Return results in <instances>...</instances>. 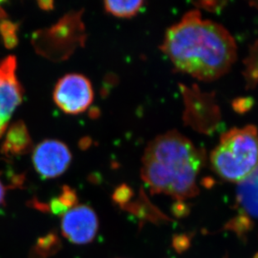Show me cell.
<instances>
[{
	"label": "cell",
	"instance_id": "7c38bea8",
	"mask_svg": "<svg viewBox=\"0 0 258 258\" xmlns=\"http://www.w3.org/2000/svg\"><path fill=\"white\" fill-rule=\"evenodd\" d=\"M18 27V25L10 20H5L0 22V34L7 49H14L19 44Z\"/></svg>",
	"mask_w": 258,
	"mask_h": 258
},
{
	"label": "cell",
	"instance_id": "5bb4252c",
	"mask_svg": "<svg viewBox=\"0 0 258 258\" xmlns=\"http://www.w3.org/2000/svg\"><path fill=\"white\" fill-rule=\"evenodd\" d=\"M5 196H6V187L3 184L2 180L0 178V207L5 204Z\"/></svg>",
	"mask_w": 258,
	"mask_h": 258
},
{
	"label": "cell",
	"instance_id": "30bf717a",
	"mask_svg": "<svg viewBox=\"0 0 258 258\" xmlns=\"http://www.w3.org/2000/svg\"><path fill=\"white\" fill-rule=\"evenodd\" d=\"M144 2L142 0L129 1H105L104 3L106 12L119 18L133 17L139 12Z\"/></svg>",
	"mask_w": 258,
	"mask_h": 258
},
{
	"label": "cell",
	"instance_id": "277c9868",
	"mask_svg": "<svg viewBox=\"0 0 258 258\" xmlns=\"http://www.w3.org/2000/svg\"><path fill=\"white\" fill-rule=\"evenodd\" d=\"M53 97L63 112L71 115L83 113L93 102L92 85L86 76L69 74L57 82Z\"/></svg>",
	"mask_w": 258,
	"mask_h": 258
},
{
	"label": "cell",
	"instance_id": "ba28073f",
	"mask_svg": "<svg viewBox=\"0 0 258 258\" xmlns=\"http://www.w3.org/2000/svg\"><path fill=\"white\" fill-rule=\"evenodd\" d=\"M32 147L33 143L26 124L22 120H18L8 129L1 152L6 156H21L29 153Z\"/></svg>",
	"mask_w": 258,
	"mask_h": 258
},
{
	"label": "cell",
	"instance_id": "6da1fadb",
	"mask_svg": "<svg viewBox=\"0 0 258 258\" xmlns=\"http://www.w3.org/2000/svg\"><path fill=\"white\" fill-rule=\"evenodd\" d=\"M236 44L224 26L190 10L166 30L161 49L175 68L200 81L224 76L236 59Z\"/></svg>",
	"mask_w": 258,
	"mask_h": 258
},
{
	"label": "cell",
	"instance_id": "2e32d148",
	"mask_svg": "<svg viewBox=\"0 0 258 258\" xmlns=\"http://www.w3.org/2000/svg\"><path fill=\"white\" fill-rule=\"evenodd\" d=\"M254 5H256V7H258V2L253 3Z\"/></svg>",
	"mask_w": 258,
	"mask_h": 258
},
{
	"label": "cell",
	"instance_id": "9c48e42d",
	"mask_svg": "<svg viewBox=\"0 0 258 258\" xmlns=\"http://www.w3.org/2000/svg\"><path fill=\"white\" fill-rule=\"evenodd\" d=\"M236 200L244 214L258 219V170L239 183Z\"/></svg>",
	"mask_w": 258,
	"mask_h": 258
},
{
	"label": "cell",
	"instance_id": "7a4b0ae2",
	"mask_svg": "<svg viewBox=\"0 0 258 258\" xmlns=\"http://www.w3.org/2000/svg\"><path fill=\"white\" fill-rule=\"evenodd\" d=\"M205 154L175 131L160 135L146 148L142 177L151 191L185 200L198 195Z\"/></svg>",
	"mask_w": 258,
	"mask_h": 258
},
{
	"label": "cell",
	"instance_id": "5b68a950",
	"mask_svg": "<svg viewBox=\"0 0 258 258\" xmlns=\"http://www.w3.org/2000/svg\"><path fill=\"white\" fill-rule=\"evenodd\" d=\"M16 67L17 61L13 55L0 62V138L23 100L24 90L16 76Z\"/></svg>",
	"mask_w": 258,
	"mask_h": 258
},
{
	"label": "cell",
	"instance_id": "8992f818",
	"mask_svg": "<svg viewBox=\"0 0 258 258\" xmlns=\"http://www.w3.org/2000/svg\"><path fill=\"white\" fill-rule=\"evenodd\" d=\"M61 231L69 241L76 245L90 243L99 229V220L95 211L86 205H76L61 218Z\"/></svg>",
	"mask_w": 258,
	"mask_h": 258
},
{
	"label": "cell",
	"instance_id": "8fae6325",
	"mask_svg": "<svg viewBox=\"0 0 258 258\" xmlns=\"http://www.w3.org/2000/svg\"><path fill=\"white\" fill-rule=\"evenodd\" d=\"M76 201L77 196L75 190L69 186H63L61 195L52 201L49 207L54 214H64L76 206Z\"/></svg>",
	"mask_w": 258,
	"mask_h": 258
},
{
	"label": "cell",
	"instance_id": "52a82bcc",
	"mask_svg": "<svg viewBox=\"0 0 258 258\" xmlns=\"http://www.w3.org/2000/svg\"><path fill=\"white\" fill-rule=\"evenodd\" d=\"M33 165L45 179L56 178L67 171L72 161L68 146L56 140H45L33 151Z\"/></svg>",
	"mask_w": 258,
	"mask_h": 258
},
{
	"label": "cell",
	"instance_id": "4fadbf2b",
	"mask_svg": "<svg viewBox=\"0 0 258 258\" xmlns=\"http://www.w3.org/2000/svg\"><path fill=\"white\" fill-rule=\"evenodd\" d=\"M38 5H39L40 9L46 10V11L54 9V2L53 1H39Z\"/></svg>",
	"mask_w": 258,
	"mask_h": 258
},
{
	"label": "cell",
	"instance_id": "9a60e30c",
	"mask_svg": "<svg viewBox=\"0 0 258 258\" xmlns=\"http://www.w3.org/2000/svg\"><path fill=\"white\" fill-rule=\"evenodd\" d=\"M1 4V2H0ZM6 17V13L5 10H3L2 7L0 6V22H2L3 20H5V18Z\"/></svg>",
	"mask_w": 258,
	"mask_h": 258
},
{
	"label": "cell",
	"instance_id": "3957f363",
	"mask_svg": "<svg viewBox=\"0 0 258 258\" xmlns=\"http://www.w3.org/2000/svg\"><path fill=\"white\" fill-rule=\"evenodd\" d=\"M210 161L220 177L242 182L258 170V131L254 125L233 128L222 135Z\"/></svg>",
	"mask_w": 258,
	"mask_h": 258
}]
</instances>
